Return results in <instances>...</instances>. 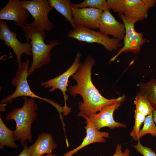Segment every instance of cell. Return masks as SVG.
I'll return each instance as SVG.
<instances>
[{"label": "cell", "mask_w": 156, "mask_h": 156, "mask_svg": "<svg viewBox=\"0 0 156 156\" xmlns=\"http://www.w3.org/2000/svg\"><path fill=\"white\" fill-rule=\"evenodd\" d=\"M95 63L91 55L88 56L77 72L71 76L77 84L70 86L69 89L70 94L73 97L77 94L82 97L83 101L79 103L80 112L77 116L85 119L97 113L104 106L119 100L123 96L109 99L99 93L91 79L92 69Z\"/></svg>", "instance_id": "obj_1"}, {"label": "cell", "mask_w": 156, "mask_h": 156, "mask_svg": "<svg viewBox=\"0 0 156 156\" xmlns=\"http://www.w3.org/2000/svg\"><path fill=\"white\" fill-rule=\"evenodd\" d=\"M17 26L24 32L26 42H29L30 40L32 61L28 72V75L29 76L35 70L50 63L52 49L60 45V43L56 40H53L49 41V44H46L44 42L45 31L43 30L24 25Z\"/></svg>", "instance_id": "obj_2"}, {"label": "cell", "mask_w": 156, "mask_h": 156, "mask_svg": "<svg viewBox=\"0 0 156 156\" xmlns=\"http://www.w3.org/2000/svg\"><path fill=\"white\" fill-rule=\"evenodd\" d=\"M24 103L21 107H16L7 114L6 120H14L16 128L14 131L16 141L19 142L23 147L27 145V141L32 142L31 133V125L37 119L38 105L34 99L23 97Z\"/></svg>", "instance_id": "obj_3"}, {"label": "cell", "mask_w": 156, "mask_h": 156, "mask_svg": "<svg viewBox=\"0 0 156 156\" xmlns=\"http://www.w3.org/2000/svg\"><path fill=\"white\" fill-rule=\"evenodd\" d=\"M29 63L30 60L28 59L18 66L15 76L11 82L12 85L16 87L15 90L11 94L1 99V104L5 106L11 103L17 97L29 96L33 98H37L49 103L54 106L59 113H61L63 110V106H61L50 99L39 96L31 91L27 80Z\"/></svg>", "instance_id": "obj_4"}, {"label": "cell", "mask_w": 156, "mask_h": 156, "mask_svg": "<svg viewBox=\"0 0 156 156\" xmlns=\"http://www.w3.org/2000/svg\"><path fill=\"white\" fill-rule=\"evenodd\" d=\"M67 36L80 41L101 44L110 52L117 50L122 44L120 40L110 38L100 31L80 25H76L74 28L69 31Z\"/></svg>", "instance_id": "obj_5"}, {"label": "cell", "mask_w": 156, "mask_h": 156, "mask_svg": "<svg viewBox=\"0 0 156 156\" xmlns=\"http://www.w3.org/2000/svg\"><path fill=\"white\" fill-rule=\"evenodd\" d=\"M23 6L31 15L34 20L31 23H25V26L38 28L45 31L51 30L53 25L48 14L53 9L47 0H22Z\"/></svg>", "instance_id": "obj_6"}, {"label": "cell", "mask_w": 156, "mask_h": 156, "mask_svg": "<svg viewBox=\"0 0 156 156\" xmlns=\"http://www.w3.org/2000/svg\"><path fill=\"white\" fill-rule=\"evenodd\" d=\"M118 15L123 21L125 28L124 45L118 53L110 59L109 63L114 61L122 53H138L140 51L141 45L147 41L146 39L143 37V32H138L135 30V22L128 19L122 14L118 13Z\"/></svg>", "instance_id": "obj_7"}, {"label": "cell", "mask_w": 156, "mask_h": 156, "mask_svg": "<svg viewBox=\"0 0 156 156\" xmlns=\"http://www.w3.org/2000/svg\"><path fill=\"white\" fill-rule=\"evenodd\" d=\"M81 56L80 53H77L73 63L66 70L56 77L40 83V85L45 88H50L49 90L50 92H53L56 89L61 90L64 99V105L63 107L66 115L71 110V108L68 107L66 103V101L68 99V96L66 92L67 90V87L69 83V79L70 77L77 72L81 65V64L79 63Z\"/></svg>", "instance_id": "obj_8"}, {"label": "cell", "mask_w": 156, "mask_h": 156, "mask_svg": "<svg viewBox=\"0 0 156 156\" xmlns=\"http://www.w3.org/2000/svg\"><path fill=\"white\" fill-rule=\"evenodd\" d=\"M125 99L123 95L122 98L114 103L107 105L102 108L98 113L85 118L95 128L98 130L104 127H107L110 129L115 128H125L126 125L122 122L115 121L113 114Z\"/></svg>", "instance_id": "obj_9"}, {"label": "cell", "mask_w": 156, "mask_h": 156, "mask_svg": "<svg viewBox=\"0 0 156 156\" xmlns=\"http://www.w3.org/2000/svg\"><path fill=\"white\" fill-rule=\"evenodd\" d=\"M17 34L10 30L5 21L0 20V39L4 41V44L8 47L13 50L19 66L22 63L21 58L23 54L29 56L32 55V54L30 43L21 42L17 38Z\"/></svg>", "instance_id": "obj_10"}, {"label": "cell", "mask_w": 156, "mask_h": 156, "mask_svg": "<svg viewBox=\"0 0 156 156\" xmlns=\"http://www.w3.org/2000/svg\"><path fill=\"white\" fill-rule=\"evenodd\" d=\"M73 21L75 25L93 29L99 28L100 18L103 11L90 8H75L71 7Z\"/></svg>", "instance_id": "obj_11"}, {"label": "cell", "mask_w": 156, "mask_h": 156, "mask_svg": "<svg viewBox=\"0 0 156 156\" xmlns=\"http://www.w3.org/2000/svg\"><path fill=\"white\" fill-rule=\"evenodd\" d=\"M29 16L28 11L19 0H9L0 11V20L14 21L15 25H24Z\"/></svg>", "instance_id": "obj_12"}, {"label": "cell", "mask_w": 156, "mask_h": 156, "mask_svg": "<svg viewBox=\"0 0 156 156\" xmlns=\"http://www.w3.org/2000/svg\"><path fill=\"white\" fill-rule=\"evenodd\" d=\"M99 29L100 31L108 36L121 40L125 35V28L123 23L118 21L109 10L103 11L101 16Z\"/></svg>", "instance_id": "obj_13"}, {"label": "cell", "mask_w": 156, "mask_h": 156, "mask_svg": "<svg viewBox=\"0 0 156 156\" xmlns=\"http://www.w3.org/2000/svg\"><path fill=\"white\" fill-rule=\"evenodd\" d=\"M57 147L51 134L49 133L42 132L35 142L28 148L30 156H41L45 154H52L53 150Z\"/></svg>", "instance_id": "obj_14"}, {"label": "cell", "mask_w": 156, "mask_h": 156, "mask_svg": "<svg viewBox=\"0 0 156 156\" xmlns=\"http://www.w3.org/2000/svg\"><path fill=\"white\" fill-rule=\"evenodd\" d=\"M86 125L84 127L86 130V136L81 144L77 148L65 153L63 156H72L80 150L90 144L96 143H104L105 138H110L109 133L106 131H100L93 126L88 121L86 120Z\"/></svg>", "instance_id": "obj_15"}, {"label": "cell", "mask_w": 156, "mask_h": 156, "mask_svg": "<svg viewBox=\"0 0 156 156\" xmlns=\"http://www.w3.org/2000/svg\"><path fill=\"white\" fill-rule=\"evenodd\" d=\"M124 16L130 20L136 22L146 19L148 9L144 0H124Z\"/></svg>", "instance_id": "obj_16"}, {"label": "cell", "mask_w": 156, "mask_h": 156, "mask_svg": "<svg viewBox=\"0 0 156 156\" xmlns=\"http://www.w3.org/2000/svg\"><path fill=\"white\" fill-rule=\"evenodd\" d=\"M51 6L63 16L70 23L73 29L74 24L71 10V1L70 0H49Z\"/></svg>", "instance_id": "obj_17"}, {"label": "cell", "mask_w": 156, "mask_h": 156, "mask_svg": "<svg viewBox=\"0 0 156 156\" xmlns=\"http://www.w3.org/2000/svg\"><path fill=\"white\" fill-rule=\"evenodd\" d=\"M14 131L8 129L0 117V148L3 149L5 146L13 148H17L18 145L16 144Z\"/></svg>", "instance_id": "obj_18"}, {"label": "cell", "mask_w": 156, "mask_h": 156, "mask_svg": "<svg viewBox=\"0 0 156 156\" xmlns=\"http://www.w3.org/2000/svg\"><path fill=\"white\" fill-rule=\"evenodd\" d=\"M140 92L145 95L152 106L156 110V80L152 79L146 83L139 84Z\"/></svg>", "instance_id": "obj_19"}, {"label": "cell", "mask_w": 156, "mask_h": 156, "mask_svg": "<svg viewBox=\"0 0 156 156\" xmlns=\"http://www.w3.org/2000/svg\"><path fill=\"white\" fill-rule=\"evenodd\" d=\"M153 113L146 117L143 127L133 140L135 141L140 140L142 137L147 134H150L153 136H156V125Z\"/></svg>", "instance_id": "obj_20"}, {"label": "cell", "mask_w": 156, "mask_h": 156, "mask_svg": "<svg viewBox=\"0 0 156 156\" xmlns=\"http://www.w3.org/2000/svg\"><path fill=\"white\" fill-rule=\"evenodd\" d=\"M134 103L136 108L146 116L153 113V109L146 96L140 92L136 95Z\"/></svg>", "instance_id": "obj_21"}, {"label": "cell", "mask_w": 156, "mask_h": 156, "mask_svg": "<svg viewBox=\"0 0 156 156\" xmlns=\"http://www.w3.org/2000/svg\"><path fill=\"white\" fill-rule=\"evenodd\" d=\"M71 7L75 8H80L89 7L99 9L103 11L109 10L107 1L105 0H85L79 3H71Z\"/></svg>", "instance_id": "obj_22"}, {"label": "cell", "mask_w": 156, "mask_h": 156, "mask_svg": "<svg viewBox=\"0 0 156 156\" xmlns=\"http://www.w3.org/2000/svg\"><path fill=\"white\" fill-rule=\"evenodd\" d=\"M146 117L135 109L134 111V125L130 133V135L132 137L133 139L140 131V128L144 122Z\"/></svg>", "instance_id": "obj_23"}, {"label": "cell", "mask_w": 156, "mask_h": 156, "mask_svg": "<svg viewBox=\"0 0 156 156\" xmlns=\"http://www.w3.org/2000/svg\"><path fill=\"white\" fill-rule=\"evenodd\" d=\"M109 9L113 12L123 14L125 10L124 0H107V1Z\"/></svg>", "instance_id": "obj_24"}, {"label": "cell", "mask_w": 156, "mask_h": 156, "mask_svg": "<svg viewBox=\"0 0 156 156\" xmlns=\"http://www.w3.org/2000/svg\"><path fill=\"white\" fill-rule=\"evenodd\" d=\"M132 146L143 156H156V153L151 148L142 145L140 140L136 144L132 145Z\"/></svg>", "instance_id": "obj_25"}, {"label": "cell", "mask_w": 156, "mask_h": 156, "mask_svg": "<svg viewBox=\"0 0 156 156\" xmlns=\"http://www.w3.org/2000/svg\"><path fill=\"white\" fill-rule=\"evenodd\" d=\"M122 146L121 144H118L116 147L115 152L112 156H129L130 150L127 148L123 152L122 151Z\"/></svg>", "instance_id": "obj_26"}, {"label": "cell", "mask_w": 156, "mask_h": 156, "mask_svg": "<svg viewBox=\"0 0 156 156\" xmlns=\"http://www.w3.org/2000/svg\"><path fill=\"white\" fill-rule=\"evenodd\" d=\"M27 145L23 147V149L18 156H30L28 150Z\"/></svg>", "instance_id": "obj_27"}, {"label": "cell", "mask_w": 156, "mask_h": 156, "mask_svg": "<svg viewBox=\"0 0 156 156\" xmlns=\"http://www.w3.org/2000/svg\"><path fill=\"white\" fill-rule=\"evenodd\" d=\"M153 119L156 125V110L153 111Z\"/></svg>", "instance_id": "obj_28"}, {"label": "cell", "mask_w": 156, "mask_h": 156, "mask_svg": "<svg viewBox=\"0 0 156 156\" xmlns=\"http://www.w3.org/2000/svg\"><path fill=\"white\" fill-rule=\"evenodd\" d=\"M41 156H57V155L53 154H47V155H42Z\"/></svg>", "instance_id": "obj_29"}]
</instances>
